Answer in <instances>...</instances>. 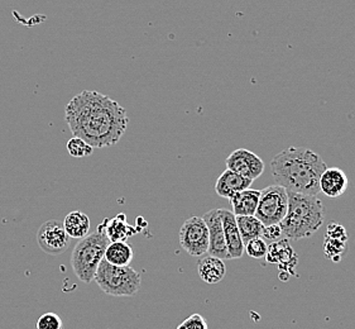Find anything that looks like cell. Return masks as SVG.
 <instances>
[{"label": "cell", "mask_w": 355, "mask_h": 329, "mask_svg": "<svg viewBox=\"0 0 355 329\" xmlns=\"http://www.w3.org/2000/svg\"><path fill=\"white\" fill-rule=\"evenodd\" d=\"M64 121L72 137L84 140L93 149L118 144L129 124L127 110L118 101L94 90H85L69 101Z\"/></svg>", "instance_id": "cell-1"}, {"label": "cell", "mask_w": 355, "mask_h": 329, "mask_svg": "<svg viewBox=\"0 0 355 329\" xmlns=\"http://www.w3.org/2000/svg\"><path fill=\"white\" fill-rule=\"evenodd\" d=\"M327 164L320 155L302 147H287L270 161V172L276 185L288 193L318 195L320 178Z\"/></svg>", "instance_id": "cell-2"}, {"label": "cell", "mask_w": 355, "mask_h": 329, "mask_svg": "<svg viewBox=\"0 0 355 329\" xmlns=\"http://www.w3.org/2000/svg\"><path fill=\"white\" fill-rule=\"evenodd\" d=\"M324 219V204L316 195L288 193L287 214L279 226L286 239L300 241L316 233Z\"/></svg>", "instance_id": "cell-3"}, {"label": "cell", "mask_w": 355, "mask_h": 329, "mask_svg": "<svg viewBox=\"0 0 355 329\" xmlns=\"http://www.w3.org/2000/svg\"><path fill=\"white\" fill-rule=\"evenodd\" d=\"M109 244L110 241L100 226L94 233L80 239L71 255L72 270L80 281L84 284L93 281Z\"/></svg>", "instance_id": "cell-4"}, {"label": "cell", "mask_w": 355, "mask_h": 329, "mask_svg": "<svg viewBox=\"0 0 355 329\" xmlns=\"http://www.w3.org/2000/svg\"><path fill=\"white\" fill-rule=\"evenodd\" d=\"M94 280L104 293L112 296H133L142 285L141 275L133 267L110 265L105 260L98 266Z\"/></svg>", "instance_id": "cell-5"}, {"label": "cell", "mask_w": 355, "mask_h": 329, "mask_svg": "<svg viewBox=\"0 0 355 329\" xmlns=\"http://www.w3.org/2000/svg\"><path fill=\"white\" fill-rule=\"evenodd\" d=\"M288 209V192L279 185L267 186L261 190L256 217L263 226L279 224Z\"/></svg>", "instance_id": "cell-6"}, {"label": "cell", "mask_w": 355, "mask_h": 329, "mask_svg": "<svg viewBox=\"0 0 355 329\" xmlns=\"http://www.w3.org/2000/svg\"><path fill=\"white\" fill-rule=\"evenodd\" d=\"M178 241L190 256L202 258L209 251V229L202 217L186 219L180 228Z\"/></svg>", "instance_id": "cell-7"}, {"label": "cell", "mask_w": 355, "mask_h": 329, "mask_svg": "<svg viewBox=\"0 0 355 329\" xmlns=\"http://www.w3.org/2000/svg\"><path fill=\"white\" fill-rule=\"evenodd\" d=\"M70 241L71 238L67 236L64 223L56 219L43 223L37 232V242L41 250L51 256H58L64 253Z\"/></svg>", "instance_id": "cell-8"}, {"label": "cell", "mask_w": 355, "mask_h": 329, "mask_svg": "<svg viewBox=\"0 0 355 329\" xmlns=\"http://www.w3.org/2000/svg\"><path fill=\"white\" fill-rule=\"evenodd\" d=\"M225 164H227V170L235 172L252 181L258 179L264 171V162L262 158L247 149H238L233 151L227 156Z\"/></svg>", "instance_id": "cell-9"}, {"label": "cell", "mask_w": 355, "mask_h": 329, "mask_svg": "<svg viewBox=\"0 0 355 329\" xmlns=\"http://www.w3.org/2000/svg\"><path fill=\"white\" fill-rule=\"evenodd\" d=\"M207 229H209V251L207 253L220 260H230L227 252L225 237L221 223L220 209H211L204 217Z\"/></svg>", "instance_id": "cell-10"}, {"label": "cell", "mask_w": 355, "mask_h": 329, "mask_svg": "<svg viewBox=\"0 0 355 329\" xmlns=\"http://www.w3.org/2000/svg\"><path fill=\"white\" fill-rule=\"evenodd\" d=\"M220 218L230 260L242 258L243 253H244V244H243L242 236H241V232H239L238 224H236L234 213L232 210L220 209Z\"/></svg>", "instance_id": "cell-11"}, {"label": "cell", "mask_w": 355, "mask_h": 329, "mask_svg": "<svg viewBox=\"0 0 355 329\" xmlns=\"http://www.w3.org/2000/svg\"><path fill=\"white\" fill-rule=\"evenodd\" d=\"M347 174L339 167H327L320 178V193L330 199H338L348 189Z\"/></svg>", "instance_id": "cell-12"}, {"label": "cell", "mask_w": 355, "mask_h": 329, "mask_svg": "<svg viewBox=\"0 0 355 329\" xmlns=\"http://www.w3.org/2000/svg\"><path fill=\"white\" fill-rule=\"evenodd\" d=\"M266 260L268 264L279 266V269L284 271H287L288 269L295 270L297 265V255L286 238L268 246Z\"/></svg>", "instance_id": "cell-13"}, {"label": "cell", "mask_w": 355, "mask_h": 329, "mask_svg": "<svg viewBox=\"0 0 355 329\" xmlns=\"http://www.w3.org/2000/svg\"><path fill=\"white\" fill-rule=\"evenodd\" d=\"M252 184H253L252 180L243 178L235 172L227 170L221 174L219 179L216 181L215 192L221 198H225L230 201L236 194L241 193L245 189H249Z\"/></svg>", "instance_id": "cell-14"}, {"label": "cell", "mask_w": 355, "mask_h": 329, "mask_svg": "<svg viewBox=\"0 0 355 329\" xmlns=\"http://www.w3.org/2000/svg\"><path fill=\"white\" fill-rule=\"evenodd\" d=\"M104 233L107 235L110 242H125L128 237L133 236L138 228L129 224L125 214H118L109 221H104L100 224Z\"/></svg>", "instance_id": "cell-15"}, {"label": "cell", "mask_w": 355, "mask_h": 329, "mask_svg": "<svg viewBox=\"0 0 355 329\" xmlns=\"http://www.w3.org/2000/svg\"><path fill=\"white\" fill-rule=\"evenodd\" d=\"M198 272H199L200 279L204 282L214 285L220 282L225 278L227 266L220 258L209 255L200 260L198 264Z\"/></svg>", "instance_id": "cell-16"}, {"label": "cell", "mask_w": 355, "mask_h": 329, "mask_svg": "<svg viewBox=\"0 0 355 329\" xmlns=\"http://www.w3.org/2000/svg\"><path fill=\"white\" fill-rule=\"evenodd\" d=\"M261 190L245 189L230 199L234 215H254L259 203Z\"/></svg>", "instance_id": "cell-17"}, {"label": "cell", "mask_w": 355, "mask_h": 329, "mask_svg": "<svg viewBox=\"0 0 355 329\" xmlns=\"http://www.w3.org/2000/svg\"><path fill=\"white\" fill-rule=\"evenodd\" d=\"M64 228L71 239H83L90 230V218L83 212H71L64 219Z\"/></svg>", "instance_id": "cell-18"}, {"label": "cell", "mask_w": 355, "mask_h": 329, "mask_svg": "<svg viewBox=\"0 0 355 329\" xmlns=\"http://www.w3.org/2000/svg\"><path fill=\"white\" fill-rule=\"evenodd\" d=\"M133 258H135L133 248L127 242H110L107 244L105 255H104V260L107 262L110 265L119 266V267L130 266Z\"/></svg>", "instance_id": "cell-19"}, {"label": "cell", "mask_w": 355, "mask_h": 329, "mask_svg": "<svg viewBox=\"0 0 355 329\" xmlns=\"http://www.w3.org/2000/svg\"><path fill=\"white\" fill-rule=\"evenodd\" d=\"M236 218V224L242 236L243 244H248L249 241L262 237L263 226L262 223L257 219L254 215H235Z\"/></svg>", "instance_id": "cell-20"}, {"label": "cell", "mask_w": 355, "mask_h": 329, "mask_svg": "<svg viewBox=\"0 0 355 329\" xmlns=\"http://www.w3.org/2000/svg\"><path fill=\"white\" fill-rule=\"evenodd\" d=\"M324 253L330 261L333 262H339L341 258H344L347 248H348V242L339 241V239H331L327 238L325 242L322 244Z\"/></svg>", "instance_id": "cell-21"}, {"label": "cell", "mask_w": 355, "mask_h": 329, "mask_svg": "<svg viewBox=\"0 0 355 329\" xmlns=\"http://www.w3.org/2000/svg\"><path fill=\"white\" fill-rule=\"evenodd\" d=\"M66 149L69 151V153L71 155L72 158H84L90 156L93 153L94 149L89 144H86L84 140L78 138V137H72L67 144H66Z\"/></svg>", "instance_id": "cell-22"}, {"label": "cell", "mask_w": 355, "mask_h": 329, "mask_svg": "<svg viewBox=\"0 0 355 329\" xmlns=\"http://www.w3.org/2000/svg\"><path fill=\"white\" fill-rule=\"evenodd\" d=\"M268 251V244L264 242L263 238H254L249 241L248 244H244V252H247L249 258H256V260H262L267 256Z\"/></svg>", "instance_id": "cell-23"}, {"label": "cell", "mask_w": 355, "mask_h": 329, "mask_svg": "<svg viewBox=\"0 0 355 329\" xmlns=\"http://www.w3.org/2000/svg\"><path fill=\"white\" fill-rule=\"evenodd\" d=\"M36 329H64V322L56 313H46L37 319Z\"/></svg>", "instance_id": "cell-24"}, {"label": "cell", "mask_w": 355, "mask_h": 329, "mask_svg": "<svg viewBox=\"0 0 355 329\" xmlns=\"http://www.w3.org/2000/svg\"><path fill=\"white\" fill-rule=\"evenodd\" d=\"M266 244H275L281 239H284V232L279 224H272V226H266L263 228L262 237Z\"/></svg>", "instance_id": "cell-25"}, {"label": "cell", "mask_w": 355, "mask_h": 329, "mask_svg": "<svg viewBox=\"0 0 355 329\" xmlns=\"http://www.w3.org/2000/svg\"><path fill=\"white\" fill-rule=\"evenodd\" d=\"M176 329H209V326L202 315L192 314L186 318Z\"/></svg>", "instance_id": "cell-26"}, {"label": "cell", "mask_w": 355, "mask_h": 329, "mask_svg": "<svg viewBox=\"0 0 355 329\" xmlns=\"http://www.w3.org/2000/svg\"><path fill=\"white\" fill-rule=\"evenodd\" d=\"M327 238L348 242V232L344 228V226H341L339 223L331 222L327 226Z\"/></svg>", "instance_id": "cell-27"}]
</instances>
